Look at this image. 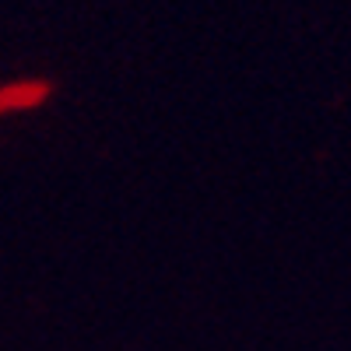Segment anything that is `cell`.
Here are the masks:
<instances>
[{"label": "cell", "mask_w": 351, "mask_h": 351, "mask_svg": "<svg viewBox=\"0 0 351 351\" xmlns=\"http://www.w3.org/2000/svg\"><path fill=\"white\" fill-rule=\"evenodd\" d=\"M53 92V84L43 77H18L0 84V116H14V112H28L39 109Z\"/></svg>", "instance_id": "1"}]
</instances>
